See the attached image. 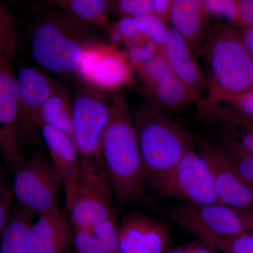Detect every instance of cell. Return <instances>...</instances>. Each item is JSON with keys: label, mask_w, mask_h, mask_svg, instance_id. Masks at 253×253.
<instances>
[{"label": "cell", "mask_w": 253, "mask_h": 253, "mask_svg": "<svg viewBox=\"0 0 253 253\" xmlns=\"http://www.w3.org/2000/svg\"><path fill=\"white\" fill-rule=\"evenodd\" d=\"M111 104V118L101 137L100 156L116 204L125 206L140 199L147 184L126 98L117 94Z\"/></svg>", "instance_id": "1"}, {"label": "cell", "mask_w": 253, "mask_h": 253, "mask_svg": "<svg viewBox=\"0 0 253 253\" xmlns=\"http://www.w3.org/2000/svg\"><path fill=\"white\" fill-rule=\"evenodd\" d=\"M130 113L146 184L158 192L178 163L194 149L197 136L145 105Z\"/></svg>", "instance_id": "2"}, {"label": "cell", "mask_w": 253, "mask_h": 253, "mask_svg": "<svg viewBox=\"0 0 253 253\" xmlns=\"http://www.w3.org/2000/svg\"><path fill=\"white\" fill-rule=\"evenodd\" d=\"M98 41L90 25L73 15H50L33 28L32 56L38 65L51 72L77 73L84 51Z\"/></svg>", "instance_id": "3"}, {"label": "cell", "mask_w": 253, "mask_h": 253, "mask_svg": "<svg viewBox=\"0 0 253 253\" xmlns=\"http://www.w3.org/2000/svg\"><path fill=\"white\" fill-rule=\"evenodd\" d=\"M204 51L209 71L205 100L253 89V56L231 23L219 22L209 30Z\"/></svg>", "instance_id": "4"}, {"label": "cell", "mask_w": 253, "mask_h": 253, "mask_svg": "<svg viewBox=\"0 0 253 253\" xmlns=\"http://www.w3.org/2000/svg\"><path fill=\"white\" fill-rule=\"evenodd\" d=\"M116 204L101 161L79 160L74 194L66 207L75 229L116 217Z\"/></svg>", "instance_id": "5"}, {"label": "cell", "mask_w": 253, "mask_h": 253, "mask_svg": "<svg viewBox=\"0 0 253 253\" xmlns=\"http://www.w3.org/2000/svg\"><path fill=\"white\" fill-rule=\"evenodd\" d=\"M156 208L208 246L217 238L250 233L235 210L225 205L179 202Z\"/></svg>", "instance_id": "6"}, {"label": "cell", "mask_w": 253, "mask_h": 253, "mask_svg": "<svg viewBox=\"0 0 253 253\" xmlns=\"http://www.w3.org/2000/svg\"><path fill=\"white\" fill-rule=\"evenodd\" d=\"M73 139L79 160L101 161L100 145L111 118V104L103 92L84 84L73 98Z\"/></svg>", "instance_id": "7"}, {"label": "cell", "mask_w": 253, "mask_h": 253, "mask_svg": "<svg viewBox=\"0 0 253 253\" xmlns=\"http://www.w3.org/2000/svg\"><path fill=\"white\" fill-rule=\"evenodd\" d=\"M13 193L18 203L38 214L59 207L61 178L50 158L37 153L14 173Z\"/></svg>", "instance_id": "8"}, {"label": "cell", "mask_w": 253, "mask_h": 253, "mask_svg": "<svg viewBox=\"0 0 253 253\" xmlns=\"http://www.w3.org/2000/svg\"><path fill=\"white\" fill-rule=\"evenodd\" d=\"M157 193L179 202L219 204L210 168L195 149L181 160Z\"/></svg>", "instance_id": "9"}, {"label": "cell", "mask_w": 253, "mask_h": 253, "mask_svg": "<svg viewBox=\"0 0 253 253\" xmlns=\"http://www.w3.org/2000/svg\"><path fill=\"white\" fill-rule=\"evenodd\" d=\"M16 77L19 91L20 144H36L42 137V107L59 83L41 68L31 66L20 68Z\"/></svg>", "instance_id": "10"}, {"label": "cell", "mask_w": 253, "mask_h": 253, "mask_svg": "<svg viewBox=\"0 0 253 253\" xmlns=\"http://www.w3.org/2000/svg\"><path fill=\"white\" fill-rule=\"evenodd\" d=\"M131 68L129 59L116 46L98 41L84 51L77 73L84 84L104 93L130 84Z\"/></svg>", "instance_id": "11"}, {"label": "cell", "mask_w": 253, "mask_h": 253, "mask_svg": "<svg viewBox=\"0 0 253 253\" xmlns=\"http://www.w3.org/2000/svg\"><path fill=\"white\" fill-rule=\"evenodd\" d=\"M199 152L211 170L219 204L235 210H253V186L238 172L213 139H196Z\"/></svg>", "instance_id": "12"}, {"label": "cell", "mask_w": 253, "mask_h": 253, "mask_svg": "<svg viewBox=\"0 0 253 253\" xmlns=\"http://www.w3.org/2000/svg\"><path fill=\"white\" fill-rule=\"evenodd\" d=\"M19 91L12 71L0 68V151L11 172L26 161L18 139Z\"/></svg>", "instance_id": "13"}, {"label": "cell", "mask_w": 253, "mask_h": 253, "mask_svg": "<svg viewBox=\"0 0 253 253\" xmlns=\"http://www.w3.org/2000/svg\"><path fill=\"white\" fill-rule=\"evenodd\" d=\"M121 253H166L170 237L161 221L140 213L128 215L118 227Z\"/></svg>", "instance_id": "14"}, {"label": "cell", "mask_w": 253, "mask_h": 253, "mask_svg": "<svg viewBox=\"0 0 253 253\" xmlns=\"http://www.w3.org/2000/svg\"><path fill=\"white\" fill-rule=\"evenodd\" d=\"M69 223L59 207L38 215L30 226L27 246L30 253H66L73 244Z\"/></svg>", "instance_id": "15"}, {"label": "cell", "mask_w": 253, "mask_h": 253, "mask_svg": "<svg viewBox=\"0 0 253 253\" xmlns=\"http://www.w3.org/2000/svg\"><path fill=\"white\" fill-rule=\"evenodd\" d=\"M41 129L50 159L62 182L66 207L72 200L78 177L79 156L77 148L72 137L57 128L43 124Z\"/></svg>", "instance_id": "16"}, {"label": "cell", "mask_w": 253, "mask_h": 253, "mask_svg": "<svg viewBox=\"0 0 253 253\" xmlns=\"http://www.w3.org/2000/svg\"><path fill=\"white\" fill-rule=\"evenodd\" d=\"M191 49L180 34L173 28H169L160 52L173 74L199 94L206 80Z\"/></svg>", "instance_id": "17"}, {"label": "cell", "mask_w": 253, "mask_h": 253, "mask_svg": "<svg viewBox=\"0 0 253 253\" xmlns=\"http://www.w3.org/2000/svg\"><path fill=\"white\" fill-rule=\"evenodd\" d=\"M200 116L206 123L224 131L248 151L253 152V118L221 103L201 101Z\"/></svg>", "instance_id": "18"}, {"label": "cell", "mask_w": 253, "mask_h": 253, "mask_svg": "<svg viewBox=\"0 0 253 253\" xmlns=\"http://www.w3.org/2000/svg\"><path fill=\"white\" fill-rule=\"evenodd\" d=\"M199 96L173 73L144 88L145 106L168 116L180 112Z\"/></svg>", "instance_id": "19"}, {"label": "cell", "mask_w": 253, "mask_h": 253, "mask_svg": "<svg viewBox=\"0 0 253 253\" xmlns=\"http://www.w3.org/2000/svg\"><path fill=\"white\" fill-rule=\"evenodd\" d=\"M204 0H174L169 10L173 29L196 49L204 33Z\"/></svg>", "instance_id": "20"}, {"label": "cell", "mask_w": 253, "mask_h": 253, "mask_svg": "<svg viewBox=\"0 0 253 253\" xmlns=\"http://www.w3.org/2000/svg\"><path fill=\"white\" fill-rule=\"evenodd\" d=\"M73 244L78 253H121L116 217L75 229Z\"/></svg>", "instance_id": "21"}, {"label": "cell", "mask_w": 253, "mask_h": 253, "mask_svg": "<svg viewBox=\"0 0 253 253\" xmlns=\"http://www.w3.org/2000/svg\"><path fill=\"white\" fill-rule=\"evenodd\" d=\"M73 100L66 88L59 83L42 107L41 126H54L73 139Z\"/></svg>", "instance_id": "22"}, {"label": "cell", "mask_w": 253, "mask_h": 253, "mask_svg": "<svg viewBox=\"0 0 253 253\" xmlns=\"http://www.w3.org/2000/svg\"><path fill=\"white\" fill-rule=\"evenodd\" d=\"M36 213L18 203L0 239V253H30L27 234Z\"/></svg>", "instance_id": "23"}, {"label": "cell", "mask_w": 253, "mask_h": 253, "mask_svg": "<svg viewBox=\"0 0 253 253\" xmlns=\"http://www.w3.org/2000/svg\"><path fill=\"white\" fill-rule=\"evenodd\" d=\"M53 4L67 10L68 13L92 26L104 27L109 20L111 0H49Z\"/></svg>", "instance_id": "24"}, {"label": "cell", "mask_w": 253, "mask_h": 253, "mask_svg": "<svg viewBox=\"0 0 253 253\" xmlns=\"http://www.w3.org/2000/svg\"><path fill=\"white\" fill-rule=\"evenodd\" d=\"M213 140L232 163L238 172L253 186V152L244 149L229 134L219 129Z\"/></svg>", "instance_id": "25"}, {"label": "cell", "mask_w": 253, "mask_h": 253, "mask_svg": "<svg viewBox=\"0 0 253 253\" xmlns=\"http://www.w3.org/2000/svg\"><path fill=\"white\" fill-rule=\"evenodd\" d=\"M17 41L16 19L0 1V68L13 71V59Z\"/></svg>", "instance_id": "26"}, {"label": "cell", "mask_w": 253, "mask_h": 253, "mask_svg": "<svg viewBox=\"0 0 253 253\" xmlns=\"http://www.w3.org/2000/svg\"><path fill=\"white\" fill-rule=\"evenodd\" d=\"M134 20L139 34L156 44L160 49L167 38L169 29L167 23L155 14L136 16Z\"/></svg>", "instance_id": "27"}, {"label": "cell", "mask_w": 253, "mask_h": 253, "mask_svg": "<svg viewBox=\"0 0 253 253\" xmlns=\"http://www.w3.org/2000/svg\"><path fill=\"white\" fill-rule=\"evenodd\" d=\"M109 12L121 17L154 14V0H111Z\"/></svg>", "instance_id": "28"}, {"label": "cell", "mask_w": 253, "mask_h": 253, "mask_svg": "<svg viewBox=\"0 0 253 253\" xmlns=\"http://www.w3.org/2000/svg\"><path fill=\"white\" fill-rule=\"evenodd\" d=\"M209 246L224 253H253V234L217 238Z\"/></svg>", "instance_id": "29"}, {"label": "cell", "mask_w": 253, "mask_h": 253, "mask_svg": "<svg viewBox=\"0 0 253 253\" xmlns=\"http://www.w3.org/2000/svg\"><path fill=\"white\" fill-rule=\"evenodd\" d=\"M205 16L224 18L235 23L238 17L237 0H204Z\"/></svg>", "instance_id": "30"}, {"label": "cell", "mask_w": 253, "mask_h": 253, "mask_svg": "<svg viewBox=\"0 0 253 253\" xmlns=\"http://www.w3.org/2000/svg\"><path fill=\"white\" fill-rule=\"evenodd\" d=\"M206 101L229 105L253 118V89L240 94L223 95L212 101Z\"/></svg>", "instance_id": "31"}, {"label": "cell", "mask_w": 253, "mask_h": 253, "mask_svg": "<svg viewBox=\"0 0 253 253\" xmlns=\"http://www.w3.org/2000/svg\"><path fill=\"white\" fill-rule=\"evenodd\" d=\"M115 41H131L139 34L134 17H121L111 30Z\"/></svg>", "instance_id": "32"}, {"label": "cell", "mask_w": 253, "mask_h": 253, "mask_svg": "<svg viewBox=\"0 0 253 253\" xmlns=\"http://www.w3.org/2000/svg\"><path fill=\"white\" fill-rule=\"evenodd\" d=\"M12 190L3 189L0 194V239L2 236L8 222H9L11 212V201H12Z\"/></svg>", "instance_id": "33"}, {"label": "cell", "mask_w": 253, "mask_h": 253, "mask_svg": "<svg viewBox=\"0 0 253 253\" xmlns=\"http://www.w3.org/2000/svg\"><path fill=\"white\" fill-rule=\"evenodd\" d=\"M236 25L241 28L253 26V0H237Z\"/></svg>", "instance_id": "34"}, {"label": "cell", "mask_w": 253, "mask_h": 253, "mask_svg": "<svg viewBox=\"0 0 253 253\" xmlns=\"http://www.w3.org/2000/svg\"><path fill=\"white\" fill-rule=\"evenodd\" d=\"M166 253H214V249L202 242V244H194L169 249Z\"/></svg>", "instance_id": "35"}, {"label": "cell", "mask_w": 253, "mask_h": 253, "mask_svg": "<svg viewBox=\"0 0 253 253\" xmlns=\"http://www.w3.org/2000/svg\"><path fill=\"white\" fill-rule=\"evenodd\" d=\"M174 1V0H154V14L167 23L169 21V10Z\"/></svg>", "instance_id": "36"}, {"label": "cell", "mask_w": 253, "mask_h": 253, "mask_svg": "<svg viewBox=\"0 0 253 253\" xmlns=\"http://www.w3.org/2000/svg\"><path fill=\"white\" fill-rule=\"evenodd\" d=\"M239 33L245 45L253 56V26L241 28Z\"/></svg>", "instance_id": "37"}, {"label": "cell", "mask_w": 253, "mask_h": 253, "mask_svg": "<svg viewBox=\"0 0 253 253\" xmlns=\"http://www.w3.org/2000/svg\"><path fill=\"white\" fill-rule=\"evenodd\" d=\"M3 188L1 184V167H0V194L2 192Z\"/></svg>", "instance_id": "38"}, {"label": "cell", "mask_w": 253, "mask_h": 253, "mask_svg": "<svg viewBox=\"0 0 253 253\" xmlns=\"http://www.w3.org/2000/svg\"><path fill=\"white\" fill-rule=\"evenodd\" d=\"M251 211H252V212H253V210H251Z\"/></svg>", "instance_id": "39"}]
</instances>
